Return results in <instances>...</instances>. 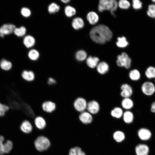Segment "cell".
<instances>
[{"label": "cell", "mask_w": 155, "mask_h": 155, "mask_svg": "<svg viewBox=\"0 0 155 155\" xmlns=\"http://www.w3.org/2000/svg\"><path fill=\"white\" fill-rule=\"evenodd\" d=\"M96 67L98 72L102 75L106 73L108 71L109 69L108 65L107 63L104 61L99 62Z\"/></svg>", "instance_id": "e0dca14e"}, {"label": "cell", "mask_w": 155, "mask_h": 155, "mask_svg": "<svg viewBox=\"0 0 155 155\" xmlns=\"http://www.w3.org/2000/svg\"><path fill=\"white\" fill-rule=\"evenodd\" d=\"M76 152L77 155H86L85 152L83 151L81 148L78 146H75Z\"/></svg>", "instance_id": "7bdbcfd3"}, {"label": "cell", "mask_w": 155, "mask_h": 155, "mask_svg": "<svg viewBox=\"0 0 155 155\" xmlns=\"http://www.w3.org/2000/svg\"><path fill=\"white\" fill-rule=\"evenodd\" d=\"M151 1L152 3L155 4V0H151Z\"/></svg>", "instance_id": "7dc6e473"}, {"label": "cell", "mask_w": 155, "mask_h": 155, "mask_svg": "<svg viewBox=\"0 0 155 155\" xmlns=\"http://www.w3.org/2000/svg\"><path fill=\"white\" fill-rule=\"evenodd\" d=\"M16 26L10 23H5L0 27V37L3 38L5 36L9 35L13 33Z\"/></svg>", "instance_id": "5b68a950"}, {"label": "cell", "mask_w": 155, "mask_h": 155, "mask_svg": "<svg viewBox=\"0 0 155 155\" xmlns=\"http://www.w3.org/2000/svg\"><path fill=\"white\" fill-rule=\"evenodd\" d=\"M132 6L133 8L135 10L141 9L143 6L142 2L139 0H133L132 1Z\"/></svg>", "instance_id": "ab89813d"}, {"label": "cell", "mask_w": 155, "mask_h": 155, "mask_svg": "<svg viewBox=\"0 0 155 155\" xmlns=\"http://www.w3.org/2000/svg\"><path fill=\"white\" fill-rule=\"evenodd\" d=\"M27 30L26 28L24 26L16 27L14 29L13 34L18 37L21 38L23 37L26 35Z\"/></svg>", "instance_id": "603a6c76"}, {"label": "cell", "mask_w": 155, "mask_h": 155, "mask_svg": "<svg viewBox=\"0 0 155 155\" xmlns=\"http://www.w3.org/2000/svg\"><path fill=\"white\" fill-rule=\"evenodd\" d=\"M113 137L117 142H121L124 140L125 136L123 132L121 131H118L114 133L113 134Z\"/></svg>", "instance_id": "4dcf8cb0"}, {"label": "cell", "mask_w": 155, "mask_h": 155, "mask_svg": "<svg viewBox=\"0 0 155 155\" xmlns=\"http://www.w3.org/2000/svg\"><path fill=\"white\" fill-rule=\"evenodd\" d=\"M118 6V2L115 0H100L99 1L98 9L101 12L105 10L110 11L112 14L115 16L113 12L117 9Z\"/></svg>", "instance_id": "3957f363"}, {"label": "cell", "mask_w": 155, "mask_h": 155, "mask_svg": "<svg viewBox=\"0 0 155 155\" xmlns=\"http://www.w3.org/2000/svg\"><path fill=\"white\" fill-rule=\"evenodd\" d=\"M135 151L137 155H148L149 148L146 144H140L136 146Z\"/></svg>", "instance_id": "9a60e30c"}, {"label": "cell", "mask_w": 155, "mask_h": 155, "mask_svg": "<svg viewBox=\"0 0 155 155\" xmlns=\"http://www.w3.org/2000/svg\"><path fill=\"white\" fill-rule=\"evenodd\" d=\"M20 128L22 133L26 134H29L32 132L33 127L29 121L25 120L21 123Z\"/></svg>", "instance_id": "ba28073f"}, {"label": "cell", "mask_w": 155, "mask_h": 155, "mask_svg": "<svg viewBox=\"0 0 155 155\" xmlns=\"http://www.w3.org/2000/svg\"><path fill=\"white\" fill-rule=\"evenodd\" d=\"M129 75L130 78L133 81L138 80L141 77L140 72L138 70L135 69L130 71Z\"/></svg>", "instance_id": "f546056e"}, {"label": "cell", "mask_w": 155, "mask_h": 155, "mask_svg": "<svg viewBox=\"0 0 155 155\" xmlns=\"http://www.w3.org/2000/svg\"><path fill=\"white\" fill-rule=\"evenodd\" d=\"M64 12L66 16L70 18L76 14V10L74 7L70 5H67L65 8Z\"/></svg>", "instance_id": "d6a6232c"}, {"label": "cell", "mask_w": 155, "mask_h": 155, "mask_svg": "<svg viewBox=\"0 0 155 155\" xmlns=\"http://www.w3.org/2000/svg\"><path fill=\"white\" fill-rule=\"evenodd\" d=\"M21 76L25 81L31 82L33 81L35 78V75L32 70H24L21 73Z\"/></svg>", "instance_id": "5bb4252c"}, {"label": "cell", "mask_w": 155, "mask_h": 155, "mask_svg": "<svg viewBox=\"0 0 155 155\" xmlns=\"http://www.w3.org/2000/svg\"><path fill=\"white\" fill-rule=\"evenodd\" d=\"M20 13L24 17L27 18L30 17L32 15L31 10L26 7H22L20 10Z\"/></svg>", "instance_id": "8d00e7d4"}, {"label": "cell", "mask_w": 155, "mask_h": 155, "mask_svg": "<svg viewBox=\"0 0 155 155\" xmlns=\"http://www.w3.org/2000/svg\"><path fill=\"white\" fill-rule=\"evenodd\" d=\"M13 148V143L12 141L7 140L5 141L3 145V151L4 154L10 153Z\"/></svg>", "instance_id": "f1b7e54d"}, {"label": "cell", "mask_w": 155, "mask_h": 155, "mask_svg": "<svg viewBox=\"0 0 155 155\" xmlns=\"http://www.w3.org/2000/svg\"><path fill=\"white\" fill-rule=\"evenodd\" d=\"M71 25L73 29L75 30H78L82 28L84 24L83 20L81 18L78 17L73 19Z\"/></svg>", "instance_id": "d6986e66"}, {"label": "cell", "mask_w": 155, "mask_h": 155, "mask_svg": "<svg viewBox=\"0 0 155 155\" xmlns=\"http://www.w3.org/2000/svg\"><path fill=\"white\" fill-rule=\"evenodd\" d=\"M141 90L143 93L147 96H151L155 92V86L152 82L146 81L141 86Z\"/></svg>", "instance_id": "8992f818"}, {"label": "cell", "mask_w": 155, "mask_h": 155, "mask_svg": "<svg viewBox=\"0 0 155 155\" xmlns=\"http://www.w3.org/2000/svg\"><path fill=\"white\" fill-rule=\"evenodd\" d=\"M75 57L78 61H82L86 59L87 54L85 51L83 50H80L78 51L76 53Z\"/></svg>", "instance_id": "836d02e7"}, {"label": "cell", "mask_w": 155, "mask_h": 155, "mask_svg": "<svg viewBox=\"0 0 155 155\" xmlns=\"http://www.w3.org/2000/svg\"></svg>", "instance_id": "681fc988"}, {"label": "cell", "mask_w": 155, "mask_h": 155, "mask_svg": "<svg viewBox=\"0 0 155 155\" xmlns=\"http://www.w3.org/2000/svg\"><path fill=\"white\" fill-rule=\"evenodd\" d=\"M117 46L120 48H124L127 46L129 43L127 40L126 38L124 36L117 38V41L116 43Z\"/></svg>", "instance_id": "e575fe53"}, {"label": "cell", "mask_w": 155, "mask_h": 155, "mask_svg": "<svg viewBox=\"0 0 155 155\" xmlns=\"http://www.w3.org/2000/svg\"><path fill=\"white\" fill-rule=\"evenodd\" d=\"M60 9V6L55 3H52L48 7V11L50 14L57 12Z\"/></svg>", "instance_id": "d590c367"}, {"label": "cell", "mask_w": 155, "mask_h": 155, "mask_svg": "<svg viewBox=\"0 0 155 155\" xmlns=\"http://www.w3.org/2000/svg\"><path fill=\"white\" fill-rule=\"evenodd\" d=\"M133 104V100L129 98H124L121 102L122 107L126 110H129L132 108Z\"/></svg>", "instance_id": "d4e9b609"}, {"label": "cell", "mask_w": 155, "mask_h": 155, "mask_svg": "<svg viewBox=\"0 0 155 155\" xmlns=\"http://www.w3.org/2000/svg\"><path fill=\"white\" fill-rule=\"evenodd\" d=\"M99 59L96 57L89 56L86 59V63L87 65L91 68L96 67L99 63Z\"/></svg>", "instance_id": "ffe728a7"}, {"label": "cell", "mask_w": 155, "mask_h": 155, "mask_svg": "<svg viewBox=\"0 0 155 155\" xmlns=\"http://www.w3.org/2000/svg\"><path fill=\"white\" fill-rule=\"evenodd\" d=\"M34 144L36 150L40 152L47 150L50 147L51 145L49 138L42 135L37 137L34 141Z\"/></svg>", "instance_id": "7a4b0ae2"}, {"label": "cell", "mask_w": 155, "mask_h": 155, "mask_svg": "<svg viewBox=\"0 0 155 155\" xmlns=\"http://www.w3.org/2000/svg\"><path fill=\"white\" fill-rule=\"evenodd\" d=\"M90 35L93 41L97 43L103 44L111 40L113 33L107 26L101 24L92 28L90 31Z\"/></svg>", "instance_id": "6da1fadb"}, {"label": "cell", "mask_w": 155, "mask_h": 155, "mask_svg": "<svg viewBox=\"0 0 155 155\" xmlns=\"http://www.w3.org/2000/svg\"><path fill=\"white\" fill-rule=\"evenodd\" d=\"M100 105L95 100H92L87 103V109L91 114H96L100 110Z\"/></svg>", "instance_id": "30bf717a"}, {"label": "cell", "mask_w": 155, "mask_h": 155, "mask_svg": "<svg viewBox=\"0 0 155 155\" xmlns=\"http://www.w3.org/2000/svg\"><path fill=\"white\" fill-rule=\"evenodd\" d=\"M123 115V120L125 123L129 124L133 122L134 116L133 113L131 111H126L124 112Z\"/></svg>", "instance_id": "4316f807"}, {"label": "cell", "mask_w": 155, "mask_h": 155, "mask_svg": "<svg viewBox=\"0 0 155 155\" xmlns=\"http://www.w3.org/2000/svg\"><path fill=\"white\" fill-rule=\"evenodd\" d=\"M117 65L120 67H124L126 69L131 67V60L128 55L125 52L122 53L117 56Z\"/></svg>", "instance_id": "277c9868"}, {"label": "cell", "mask_w": 155, "mask_h": 155, "mask_svg": "<svg viewBox=\"0 0 155 155\" xmlns=\"http://www.w3.org/2000/svg\"><path fill=\"white\" fill-rule=\"evenodd\" d=\"M9 109V108L7 105L0 102V117L4 116L5 113Z\"/></svg>", "instance_id": "f35d334b"}, {"label": "cell", "mask_w": 155, "mask_h": 155, "mask_svg": "<svg viewBox=\"0 0 155 155\" xmlns=\"http://www.w3.org/2000/svg\"><path fill=\"white\" fill-rule=\"evenodd\" d=\"M27 55L28 58L31 61L37 60L39 58L40 54L38 51L34 49H31L29 50Z\"/></svg>", "instance_id": "7402d4cb"}, {"label": "cell", "mask_w": 155, "mask_h": 155, "mask_svg": "<svg viewBox=\"0 0 155 155\" xmlns=\"http://www.w3.org/2000/svg\"><path fill=\"white\" fill-rule=\"evenodd\" d=\"M68 155H77L76 147H72L69 150Z\"/></svg>", "instance_id": "b9f144b4"}, {"label": "cell", "mask_w": 155, "mask_h": 155, "mask_svg": "<svg viewBox=\"0 0 155 155\" xmlns=\"http://www.w3.org/2000/svg\"><path fill=\"white\" fill-rule=\"evenodd\" d=\"M147 16L150 18L155 19V4L151 3L149 4L146 12Z\"/></svg>", "instance_id": "83f0119b"}, {"label": "cell", "mask_w": 155, "mask_h": 155, "mask_svg": "<svg viewBox=\"0 0 155 155\" xmlns=\"http://www.w3.org/2000/svg\"><path fill=\"white\" fill-rule=\"evenodd\" d=\"M80 120L83 123L87 124L91 123L92 121V117L90 113L87 111L81 113L79 116Z\"/></svg>", "instance_id": "7c38bea8"}, {"label": "cell", "mask_w": 155, "mask_h": 155, "mask_svg": "<svg viewBox=\"0 0 155 155\" xmlns=\"http://www.w3.org/2000/svg\"><path fill=\"white\" fill-rule=\"evenodd\" d=\"M5 141L4 137L2 135H0V155L4 154L3 151L4 143Z\"/></svg>", "instance_id": "60d3db41"}, {"label": "cell", "mask_w": 155, "mask_h": 155, "mask_svg": "<svg viewBox=\"0 0 155 155\" xmlns=\"http://www.w3.org/2000/svg\"><path fill=\"white\" fill-rule=\"evenodd\" d=\"M12 66V63L5 59H2L0 61V67L3 70L8 71L11 69Z\"/></svg>", "instance_id": "cb8c5ba5"}, {"label": "cell", "mask_w": 155, "mask_h": 155, "mask_svg": "<svg viewBox=\"0 0 155 155\" xmlns=\"http://www.w3.org/2000/svg\"><path fill=\"white\" fill-rule=\"evenodd\" d=\"M121 90L120 92L121 96L124 98H129L133 94V90L129 84L125 83L121 86Z\"/></svg>", "instance_id": "9c48e42d"}, {"label": "cell", "mask_w": 155, "mask_h": 155, "mask_svg": "<svg viewBox=\"0 0 155 155\" xmlns=\"http://www.w3.org/2000/svg\"><path fill=\"white\" fill-rule=\"evenodd\" d=\"M47 83L49 85H54L56 84V81L54 78L50 77L48 79Z\"/></svg>", "instance_id": "ee69618b"}, {"label": "cell", "mask_w": 155, "mask_h": 155, "mask_svg": "<svg viewBox=\"0 0 155 155\" xmlns=\"http://www.w3.org/2000/svg\"><path fill=\"white\" fill-rule=\"evenodd\" d=\"M146 77L149 79L155 78V67L150 66L148 67L145 72Z\"/></svg>", "instance_id": "484cf974"}, {"label": "cell", "mask_w": 155, "mask_h": 155, "mask_svg": "<svg viewBox=\"0 0 155 155\" xmlns=\"http://www.w3.org/2000/svg\"><path fill=\"white\" fill-rule=\"evenodd\" d=\"M35 39L32 35L27 34L23 38V43L27 49L32 48L35 44Z\"/></svg>", "instance_id": "8fae6325"}, {"label": "cell", "mask_w": 155, "mask_h": 155, "mask_svg": "<svg viewBox=\"0 0 155 155\" xmlns=\"http://www.w3.org/2000/svg\"><path fill=\"white\" fill-rule=\"evenodd\" d=\"M86 18L89 23L91 25L95 24L99 20L98 15L94 11L89 12L87 14Z\"/></svg>", "instance_id": "44dd1931"}, {"label": "cell", "mask_w": 155, "mask_h": 155, "mask_svg": "<svg viewBox=\"0 0 155 155\" xmlns=\"http://www.w3.org/2000/svg\"><path fill=\"white\" fill-rule=\"evenodd\" d=\"M42 107L44 111L48 113H51L55 110L56 105L54 102L51 101H47L43 103Z\"/></svg>", "instance_id": "4fadbf2b"}, {"label": "cell", "mask_w": 155, "mask_h": 155, "mask_svg": "<svg viewBox=\"0 0 155 155\" xmlns=\"http://www.w3.org/2000/svg\"><path fill=\"white\" fill-rule=\"evenodd\" d=\"M61 1L64 3H69L70 1V0H61Z\"/></svg>", "instance_id": "bcb514c9"}, {"label": "cell", "mask_w": 155, "mask_h": 155, "mask_svg": "<svg viewBox=\"0 0 155 155\" xmlns=\"http://www.w3.org/2000/svg\"><path fill=\"white\" fill-rule=\"evenodd\" d=\"M138 135L139 138L143 140L149 139L151 136V133L148 129L143 128L140 129L138 130Z\"/></svg>", "instance_id": "ac0fdd59"}, {"label": "cell", "mask_w": 155, "mask_h": 155, "mask_svg": "<svg viewBox=\"0 0 155 155\" xmlns=\"http://www.w3.org/2000/svg\"><path fill=\"white\" fill-rule=\"evenodd\" d=\"M122 109L119 107L114 108L111 111V115L115 118L119 119L121 118L123 114Z\"/></svg>", "instance_id": "1f68e13d"}, {"label": "cell", "mask_w": 155, "mask_h": 155, "mask_svg": "<svg viewBox=\"0 0 155 155\" xmlns=\"http://www.w3.org/2000/svg\"><path fill=\"white\" fill-rule=\"evenodd\" d=\"M87 103L84 98L79 97L77 98L73 102V106L77 111L82 113L87 109Z\"/></svg>", "instance_id": "52a82bcc"}, {"label": "cell", "mask_w": 155, "mask_h": 155, "mask_svg": "<svg viewBox=\"0 0 155 155\" xmlns=\"http://www.w3.org/2000/svg\"></svg>", "instance_id": "c3c4849f"}, {"label": "cell", "mask_w": 155, "mask_h": 155, "mask_svg": "<svg viewBox=\"0 0 155 155\" xmlns=\"http://www.w3.org/2000/svg\"><path fill=\"white\" fill-rule=\"evenodd\" d=\"M118 5L122 9H127L130 6V2L127 0H120L118 3Z\"/></svg>", "instance_id": "74e56055"}, {"label": "cell", "mask_w": 155, "mask_h": 155, "mask_svg": "<svg viewBox=\"0 0 155 155\" xmlns=\"http://www.w3.org/2000/svg\"><path fill=\"white\" fill-rule=\"evenodd\" d=\"M34 122L36 127L40 130L44 129L46 125V121L41 116L36 117L34 119Z\"/></svg>", "instance_id": "2e32d148"}, {"label": "cell", "mask_w": 155, "mask_h": 155, "mask_svg": "<svg viewBox=\"0 0 155 155\" xmlns=\"http://www.w3.org/2000/svg\"><path fill=\"white\" fill-rule=\"evenodd\" d=\"M151 111L153 113H155V101L153 102L151 105Z\"/></svg>", "instance_id": "f6af8a7d"}]
</instances>
